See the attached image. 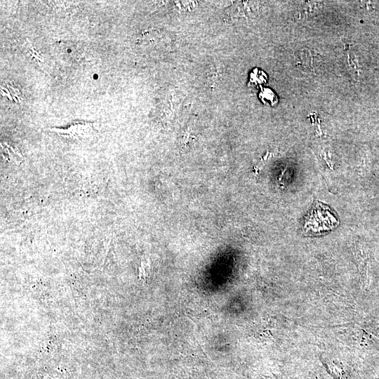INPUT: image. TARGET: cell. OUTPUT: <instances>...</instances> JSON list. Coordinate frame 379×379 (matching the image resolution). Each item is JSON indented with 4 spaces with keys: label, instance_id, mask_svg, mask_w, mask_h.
I'll return each instance as SVG.
<instances>
[{
    "label": "cell",
    "instance_id": "1",
    "mask_svg": "<svg viewBox=\"0 0 379 379\" xmlns=\"http://www.w3.org/2000/svg\"><path fill=\"white\" fill-rule=\"evenodd\" d=\"M338 225V220L330 208L316 201L305 218L303 230L308 235H319L335 229Z\"/></svg>",
    "mask_w": 379,
    "mask_h": 379
},
{
    "label": "cell",
    "instance_id": "2",
    "mask_svg": "<svg viewBox=\"0 0 379 379\" xmlns=\"http://www.w3.org/2000/svg\"><path fill=\"white\" fill-rule=\"evenodd\" d=\"M53 130L57 131L61 135L82 138L91 131V126L88 123L76 122L66 128H54Z\"/></svg>",
    "mask_w": 379,
    "mask_h": 379
},
{
    "label": "cell",
    "instance_id": "3",
    "mask_svg": "<svg viewBox=\"0 0 379 379\" xmlns=\"http://www.w3.org/2000/svg\"><path fill=\"white\" fill-rule=\"evenodd\" d=\"M2 149L4 156L8 160V161L16 164H20L22 161V156L17 149H14L10 145H4Z\"/></svg>",
    "mask_w": 379,
    "mask_h": 379
}]
</instances>
